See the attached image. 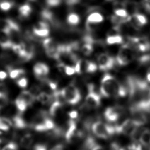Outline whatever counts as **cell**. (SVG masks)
<instances>
[{
	"instance_id": "1",
	"label": "cell",
	"mask_w": 150,
	"mask_h": 150,
	"mask_svg": "<svg viewBox=\"0 0 150 150\" xmlns=\"http://www.w3.org/2000/svg\"><path fill=\"white\" fill-rule=\"evenodd\" d=\"M100 93L103 96L107 97L110 96L124 97L127 94V90L116 79L109 74H106L101 80Z\"/></svg>"
},
{
	"instance_id": "2",
	"label": "cell",
	"mask_w": 150,
	"mask_h": 150,
	"mask_svg": "<svg viewBox=\"0 0 150 150\" xmlns=\"http://www.w3.org/2000/svg\"><path fill=\"white\" fill-rule=\"evenodd\" d=\"M94 134L98 138L106 139L115 131V127L103 123L101 121L95 122L91 127Z\"/></svg>"
},
{
	"instance_id": "3",
	"label": "cell",
	"mask_w": 150,
	"mask_h": 150,
	"mask_svg": "<svg viewBox=\"0 0 150 150\" xmlns=\"http://www.w3.org/2000/svg\"><path fill=\"white\" fill-rule=\"evenodd\" d=\"M66 102L71 105L76 104L81 99V94L78 88L73 84H70L60 90Z\"/></svg>"
},
{
	"instance_id": "4",
	"label": "cell",
	"mask_w": 150,
	"mask_h": 150,
	"mask_svg": "<svg viewBox=\"0 0 150 150\" xmlns=\"http://www.w3.org/2000/svg\"><path fill=\"white\" fill-rule=\"evenodd\" d=\"M134 57L133 49L128 44H125L120 49L117 55V61L120 65L124 66L130 63Z\"/></svg>"
},
{
	"instance_id": "5",
	"label": "cell",
	"mask_w": 150,
	"mask_h": 150,
	"mask_svg": "<svg viewBox=\"0 0 150 150\" xmlns=\"http://www.w3.org/2000/svg\"><path fill=\"white\" fill-rule=\"evenodd\" d=\"M88 88L89 91L85 99L86 105L88 108H96L100 104V97L94 91L92 85H90Z\"/></svg>"
},
{
	"instance_id": "6",
	"label": "cell",
	"mask_w": 150,
	"mask_h": 150,
	"mask_svg": "<svg viewBox=\"0 0 150 150\" xmlns=\"http://www.w3.org/2000/svg\"><path fill=\"white\" fill-rule=\"evenodd\" d=\"M33 73L35 77L40 82L46 80L49 74V67L48 66L42 62H38L33 66Z\"/></svg>"
},
{
	"instance_id": "7",
	"label": "cell",
	"mask_w": 150,
	"mask_h": 150,
	"mask_svg": "<svg viewBox=\"0 0 150 150\" xmlns=\"http://www.w3.org/2000/svg\"><path fill=\"white\" fill-rule=\"evenodd\" d=\"M137 127H138L133 123L131 119L128 118L123 121L120 125L116 126L115 131L118 133H121L131 136Z\"/></svg>"
},
{
	"instance_id": "8",
	"label": "cell",
	"mask_w": 150,
	"mask_h": 150,
	"mask_svg": "<svg viewBox=\"0 0 150 150\" xmlns=\"http://www.w3.org/2000/svg\"><path fill=\"white\" fill-rule=\"evenodd\" d=\"M124 108L121 106L108 107L104 112V117L108 121L114 122L118 120L124 113Z\"/></svg>"
},
{
	"instance_id": "9",
	"label": "cell",
	"mask_w": 150,
	"mask_h": 150,
	"mask_svg": "<svg viewBox=\"0 0 150 150\" xmlns=\"http://www.w3.org/2000/svg\"><path fill=\"white\" fill-rule=\"evenodd\" d=\"M98 67L101 70H108L111 69L114 63V59L107 53H101L97 57Z\"/></svg>"
},
{
	"instance_id": "10",
	"label": "cell",
	"mask_w": 150,
	"mask_h": 150,
	"mask_svg": "<svg viewBox=\"0 0 150 150\" xmlns=\"http://www.w3.org/2000/svg\"><path fill=\"white\" fill-rule=\"evenodd\" d=\"M131 120L133 123L137 126L139 127L145 124L147 121L146 116L140 111V110L137 108L132 110Z\"/></svg>"
},
{
	"instance_id": "11",
	"label": "cell",
	"mask_w": 150,
	"mask_h": 150,
	"mask_svg": "<svg viewBox=\"0 0 150 150\" xmlns=\"http://www.w3.org/2000/svg\"><path fill=\"white\" fill-rule=\"evenodd\" d=\"M129 22L136 28L141 27L147 23V18L145 16L139 13H134L130 15Z\"/></svg>"
},
{
	"instance_id": "12",
	"label": "cell",
	"mask_w": 150,
	"mask_h": 150,
	"mask_svg": "<svg viewBox=\"0 0 150 150\" xmlns=\"http://www.w3.org/2000/svg\"><path fill=\"white\" fill-rule=\"evenodd\" d=\"M13 42L9 35L4 30L0 29V46L4 49H11Z\"/></svg>"
},
{
	"instance_id": "13",
	"label": "cell",
	"mask_w": 150,
	"mask_h": 150,
	"mask_svg": "<svg viewBox=\"0 0 150 150\" xmlns=\"http://www.w3.org/2000/svg\"><path fill=\"white\" fill-rule=\"evenodd\" d=\"M63 104L57 101L54 100L51 104L49 114L53 117H59L62 111Z\"/></svg>"
},
{
	"instance_id": "14",
	"label": "cell",
	"mask_w": 150,
	"mask_h": 150,
	"mask_svg": "<svg viewBox=\"0 0 150 150\" xmlns=\"http://www.w3.org/2000/svg\"><path fill=\"white\" fill-rule=\"evenodd\" d=\"M33 137L29 132L25 133L22 135L20 139V145L24 148H30L33 142Z\"/></svg>"
},
{
	"instance_id": "15",
	"label": "cell",
	"mask_w": 150,
	"mask_h": 150,
	"mask_svg": "<svg viewBox=\"0 0 150 150\" xmlns=\"http://www.w3.org/2000/svg\"><path fill=\"white\" fill-rule=\"evenodd\" d=\"M19 15L22 19L29 18L32 12V8L28 3H25L21 5L18 8Z\"/></svg>"
},
{
	"instance_id": "16",
	"label": "cell",
	"mask_w": 150,
	"mask_h": 150,
	"mask_svg": "<svg viewBox=\"0 0 150 150\" xmlns=\"http://www.w3.org/2000/svg\"><path fill=\"white\" fill-rule=\"evenodd\" d=\"M6 68L12 79H19L23 77L22 76L26 73V71L23 69H13L12 66H6Z\"/></svg>"
},
{
	"instance_id": "17",
	"label": "cell",
	"mask_w": 150,
	"mask_h": 150,
	"mask_svg": "<svg viewBox=\"0 0 150 150\" xmlns=\"http://www.w3.org/2000/svg\"><path fill=\"white\" fill-rule=\"evenodd\" d=\"M21 98H22L28 106H32L36 100V97L29 91L28 90L22 91L18 96Z\"/></svg>"
},
{
	"instance_id": "18",
	"label": "cell",
	"mask_w": 150,
	"mask_h": 150,
	"mask_svg": "<svg viewBox=\"0 0 150 150\" xmlns=\"http://www.w3.org/2000/svg\"><path fill=\"white\" fill-rule=\"evenodd\" d=\"M53 98H54L52 95L45 91H41L36 97V100L43 105L50 104L52 103Z\"/></svg>"
},
{
	"instance_id": "19",
	"label": "cell",
	"mask_w": 150,
	"mask_h": 150,
	"mask_svg": "<svg viewBox=\"0 0 150 150\" xmlns=\"http://www.w3.org/2000/svg\"><path fill=\"white\" fill-rule=\"evenodd\" d=\"M103 20H104V18L100 13L94 12L90 13L88 16L86 22L95 24V25H98L100 23L102 22Z\"/></svg>"
},
{
	"instance_id": "20",
	"label": "cell",
	"mask_w": 150,
	"mask_h": 150,
	"mask_svg": "<svg viewBox=\"0 0 150 150\" xmlns=\"http://www.w3.org/2000/svg\"><path fill=\"white\" fill-rule=\"evenodd\" d=\"M139 142L142 146L150 147V130L146 129L142 130Z\"/></svg>"
},
{
	"instance_id": "21",
	"label": "cell",
	"mask_w": 150,
	"mask_h": 150,
	"mask_svg": "<svg viewBox=\"0 0 150 150\" xmlns=\"http://www.w3.org/2000/svg\"><path fill=\"white\" fill-rule=\"evenodd\" d=\"M107 43L108 45L120 44L123 42L122 37L119 34L108 35L106 39Z\"/></svg>"
},
{
	"instance_id": "22",
	"label": "cell",
	"mask_w": 150,
	"mask_h": 150,
	"mask_svg": "<svg viewBox=\"0 0 150 150\" xmlns=\"http://www.w3.org/2000/svg\"><path fill=\"white\" fill-rule=\"evenodd\" d=\"M80 21V18L79 15L75 12L70 13L67 16V22L71 26L77 25Z\"/></svg>"
},
{
	"instance_id": "23",
	"label": "cell",
	"mask_w": 150,
	"mask_h": 150,
	"mask_svg": "<svg viewBox=\"0 0 150 150\" xmlns=\"http://www.w3.org/2000/svg\"><path fill=\"white\" fill-rule=\"evenodd\" d=\"M15 105L16 106L19 112L21 114H23L26 110L28 106L27 104L19 97H18L15 101Z\"/></svg>"
},
{
	"instance_id": "24",
	"label": "cell",
	"mask_w": 150,
	"mask_h": 150,
	"mask_svg": "<svg viewBox=\"0 0 150 150\" xmlns=\"http://www.w3.org/2000/svg\"><path fill=\"white\" fill-rule=\"evenodd\" d=\"M15 5V3L11 0H0V9L2 11H8Z\"/></svg>"
},
{
	"instance_id": "25",
	"label": "cell",
	"mask_w": 150,
	"mask_h": 150,
	"mask_svg": "<svg viewBox=\"0 0 150 150\" xmlns=\"http://www.w3.org/2000/svg\"><path fill=\"white\" fill-rule=\"evenodd\" d=\"M50 30L48 28L33 29V34L38 37H46L49 35Z\"/></svg>"
},
{
	"instance_id": "26",
	"label": "cell",
	"mask_w": 150,
	"mask_h": 150,
	"mask_svg": "<svg viewBox=\"0 0 150 150\" xmlns=\"http://www.w3.org/2000/svg\"><path fill=\"white\" fill-rule=\"evenodd\" d=\"M114 14L115 15L118 17H121L123 18H126L130 16L127 11L123 8H118L115 9L114 10Z\"/></svg>"
},
{
	"instance_id": "27",
	"label": "cell",
	"mask_w": 150,
	"mask_h": 150,
	"mask_svg": "<svg viewBox=\"0 0 150 150\" xmlns=\"http://www.w3.org/2000/svg\"><path fill=\"white\" fill-rule=\"evenodd\" d=\"M8 96V90L5 84L0 83V98Z\"/></svg>"
},
{
	"instance_id": "28",
	"label": "cell",
	"mask_w": 150,
	"mask_h": 150,
	"mask_svg": "<svg viewBox=\"0 0 150 150\" xmlns=\"http://www.w3.org/2000/svg\"><path fill=\"white\" fill-rule=\"evenodd\" d=\"M62 0H45V2L49 7H56L59 6Z\"/></svg>"
},
{
	"instance_id": "29",
	"label": "cell",
	"mask_w": 150,
	"mask_h": 150,
	"mask_svg": "<svg viewBox=\"0 0 150 150\" xmlns=\"http://www.w3.org/2000/svg\"><path fill=\"white\" fill-rule=\"evenodd\" d=\"M16 84L21 88H25L28 85V80L26 77H21L16 81Z\"/></svg>"
},
{
	"instance_id": "30",
	"label": "cell",
	"mask_w": 150,
	"mask_h": 150,
	"mask_svg": "<svg viewBox=\"0 0 150 150\" xmlns=\"http://www.w3.org/2000/svg\"><path fill=\"white\" fill-rule=\"evenodd\" d=\"M76 73L74 67L70 65H66L64 67V73L68 76H71Z\"/></svg>"
},
{
	"instance_id": "31",
	"label": "cell",
	"mask_w": 150,
	"mask_h": 150,
	"mask_svg": "<svg viewBox=\"0 0 150 150\" xmlns=\"http://www.w3.org/2000/svg\"><path fill=\"white\" fill-rule=\"evenodd\" d=\"M18 146L16 143L11 142L4 146L2 150H17Z\"/></svg>"
},
{
	"instance_id": "32",
	"label": "cell",
	"mask_w": 150,
	"mask_h": 150,
	"mask_svg": "<svg viewBox=\"0 0 150 150\" xmlns=\"http://www.w3.org/2000/svg\"><path fill=\"white\" fill-rule=\"evenodd\" d=\"M9 128L0 125V143H1L5 139L6 133L9 131Z\"/></svg>"
},
{
	"instance_id": "33",
	"label": "cell",
	"mask_w": 150,
	"mask_h": 150,
	"mask_svg": "<svg viewBox=\"0 0 150 150\" xmlns=\"http://www.w3.org/2000/svg\"><path fill=\"white\" fill-rule=\"evenodd\" d=\"M68 115H69L70 120H75L77 118L78 112L76 110H72V111H70L68 112Z\"/></svg>"
},
{
	"instance_id": "34",
	"label": "cell",
	"mask_w": 150,
	"mask_h": 150,
	"mask_svg": "<svg viewBox=\"0 0 150 150\" xmlns=\"http://www.w3.org/2000/svg\"><path fill=\"white\" fill-rule=\"evenodd\" d=\"M33 150H47V146L43 144H38L33 147Z\"/></svg>"
},
{
	"instance_id": "35",
	"label": "cell",
	"mask_w": 150,
	"mask_h": 150,
	"mask_svg": "<svg viewBox=\"0 0 150 150\" xmlns=\"http://www.w3.org/2000/svg\"><path fill=\"white\" fill-rule=\"evenodd\" d=\"M143 5L145 10L150 13V0H144Z\"/></svg>"
},
{
	"instance_id": "36",
	"label": "cell",
	"mask_w": 150,
	"mask_h": 150,
	"mask_svg": "<svg viewBox=\"0 0 150 150\" xmlns=\"http://www.w3.org/2000/svg\"><path fill=\"white\" fill-rule=\"evenodd\" d=\"M90 150H105L103 146L95 144Z\"/></svg>"
},
{
	"instance_id": "37",
	"label": "cell",
	"mask_w": 150,
	"mask_h": 150,
	"mask_svg": "<svg viewBox=\"0 0 150 150\" xmlns=\"http://www.w3.org/2000/svg\"><path fill=\"white\" fill-rule=\"evenodd\" d=\"M7 77V73L6 71L0 70V80H4Z\"/></svg>"
},
{
	"instance_id": "38",
	"label": "cell",
	"mask_w": 150,
	"mask_h": 150,
	"mask_svg": "<svg viewBox=\"0 0 150 150\" xmlns=\"http://www.w3.org/2000/svg\"><path fill=\"white\" fill-rule=\"evenodd\" d=\"M50 150H64V146L62 144H57L54 146Z\"/></svg>"
},
{
	"instance_id": "39",
	"label": "cell",
	"mask_w": 150,
	"mask_h": 150,
	"mask_svg": "<svg viewBox=\"0 0 150 150\" xmlns=\"http://www.w3.org/2000/svg\"><path fill=\"white\" fill-rule=\"evenodd\" d=\"M146 79L147 80L150 82V68L149 69L148 72H147V74H146Z\"/></svg>"
},
{
	"instance_id": "40",
	"label": "cell",
	"mask_w": 150,
	"mask_h": 150,
	"mask_svg": "<svg viewBox=\"0 0 150 150\" xmlns=\"http://www.w3.org/2000/svg\"><path fill=\"white\" fill-rule=\"evenodd\" d=\"M2 107L1 105H0V113H1V111H2Z\"/></svg>"
},
{
	"instance_id": "41",
	"label": "cell",
	"mask_w": 150,
	"mask_h": 150,
	"mask_svg": "<svg viewBox=\"0 0 150 150\" xmlns=\"http://www.w3.org/2000/svg\"><path fill=\"white\" fill-rule=\"evenodd\" d=\"M29 1H31V2H35L36 0H28Z\"/></svg>"
}]
</instances>
